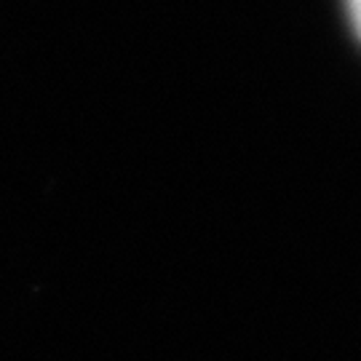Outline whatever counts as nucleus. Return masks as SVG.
Returning <instances> with one entry per match:
<instances>
[{
  "mask_svg": "<svg viewBox=\"0 0 361 361\" xmlns=\"http://www.w3.org/2000/svg\"><path fill=\"white\" fill-rule=\"evenodd\" d=\"M350 3V16H353V25H356V30H359L361 35V0H348Z\"/></svg>",
  "mask_w": 361,
  "mask_h": 361,
  "instance_id": "obj_1",
  "label": "nucleus"
}]
</instances>
